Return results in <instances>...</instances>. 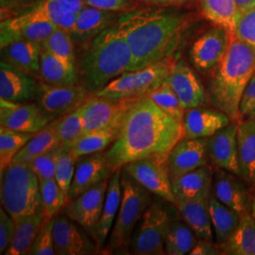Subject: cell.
I'll return each mask as SVG.
<instances>
[{
	"label": "cell",
	"instance_id": "cell-1",
	"mask_svg": "<svg viewBox=\"0 0 255 255\" xmlns=\"http://www.w3.org/2000/svg\"><path fill=\"white\" fill-rule=\"evenodd\" d=\"M184 137L182 122L166 115L146 95L128 111L119 137L106 151V156L116 172L139 159L169 155Z\"/></svg>",
	"mask_w": 255,
	"mask_h": 255
},
{
	"label": "cell",
	"instance_id": "cell-2",
	"mask_svg": "<svg viewBox=\"0 0 255 255\" xmlns=\"http://www.w3.org/2000/svg\"><path fill=\"white\" fill-rule=\"evenodd\" d=\"M117 23L131 50L129 71H135L169 57L186 26V17L172 10L135 9Z\"/></svg>",
	"mask_w": 255,
	"mask_h": 255
},
{
	"label": "cell",
	"instance_id": "cell-3",
	"mask_svg": "<svg viewBox=\"0 0 255 255\" xmlns=\"http://www.w3.org/2000/svg\"><path fill=\"white\" fill-rule=\"evenodd\" d=\"M255 73V48L232 34L228 51L214 70L208 98L214 108L241 122L240 102L248 83Z\"/></svg>",
	"mask_w": 255,
	"mask_h": 255
},
{
	"label": "cell",
	"instance_id": "cell-4",
	"mask_svg": "<svg viewBox=\"0 0 255 255\" xmlns=\"http://www.w3.org/2000/svg\"><path fill=\"white\" fill-rule=\"evenodd\" d=\"M132 54L127 39L115 23L93 38L82 57V85L96 93L120 75L129 71Z\"/></svg>",
	"mask_w": 255,
	"mask_h": 255
},
{
	"label": "cell",
	"instance_id": "cell-5",
	"mask_svg": "<svg viewBox=\"0 0 255 255\" xmlns=\"http://www.w3.org/2000/svg\"><path fill=\"white\" fill-rule=\"evenodd\" d=\"M1 204L16 222L42 210L40 182L26 162H15L1 174Z\"/></svg>",
	"mask_w": 255,
	"mask_h": 255
},
{
	"label": "cell",
	"instance_id": "cell-6",
	"mask_svg": "<svg viewBox=\"0 0 255 255\" xmlns=\"http://www.w3.org/2000/svg\"><path fill=\"white\" fill-rule=\"evenodd\" d=\"M121 187L122 197L119 213L102 251L106 254H115L116 251L129 248L135 227L151 202V192L123 168L121 169Z\"/></svg>",
	"mask_w": 255,
	"mask_h": 255
},
{
	"label": "cell",
	"instance_id": "cell-7",
	"mask_svg": "<svg viewBox=\"0 0 255 255\" xmlns=\"http://www.w3.org/2000/svg\"><path fill=\"white\" fill-rule=\"evenodd\" d=\"M173 64L168 57L145 68L127 71L94 94L115 100L146 96L166 81Z\"/></svg>",
	"mask_w": 255,
	"mask_h": 255
},
{
	"label": "cell",
	"instance_id": "cell-8",
	"mask_svg": "<svg viewBox=\"0 0 255 255\" xmlns=\"http://www.w3.org/2000/svg\"><path fill=\"white\" fill-rule=\"evenodd\" d=\"M174 219L163 202L151 201L132 234L129 251L132 255H165V237Z\"/></svg>",
	"mask_w": 255,
	"mask_h": 255
},
{
	"label": "cell",
	"instance_id": "cell-9",
	"mask_svg": "<svg viewBox=\"0 0 255 255\" xmlns=\"http://www.w3.org/2000/svg\"><path fill=\"white\" fill-rule=\"evenodd\" d=\"M122 168L148 191L176 205L168 170V155H151L128 163Z\"/></svg>",
	"mask_w": 255,
	"mask_h": 255
},
{
	"label": "cell",
	"instance_id": "cell-10",
	"mask_svg": "<svg viewBox=\"0 0 255 255\" xmlns=\"http://www.w3.org/2000/svg\"><path fill=\"white\" fill-rule=\"evenodd\" d=\"M83 85H50L40 82L37 103L55 119L79 109L91 96Z\"/></svg>",
	"mask_w": 255,
	"mask_h": 255
},
{
	"label": "cell",
	"instance_id": "cell-11",
	"mask_svg": "<svg viewBox=\"0 0 255 255\" xmlns=\"http://www.w3.org/2000/svg\"><path fill=\"white\" fill-rule=\"evenodd\" d=\"M232 34L225 27L216 26L199 37L190 48L193 65L201 72L214 71L228 51Z\"/></svg>",
	"mask_w": 255,
	"mask_h": 255
},
{
	"label": "cell",
	"instance_id": "cell-12",
	"mask_svg": "<svg viewBox=\"0 0 255 255\" xmlns=\"http://www.w3.org/2000/svg\"><path fill=\"white\" fill-rule=\"evenodd\" d=\"M0 103L1 127L16 131L36 133L56 119L38 103H13L4 100Z\"/></svg>",
	"mask_w": 255,
	"mask_h": 255
},
{
	"label": "cell",
	"instance_id": "cell-13",
	"mask_svg": "<svg viewBox=\"0 0 255 255\" xmlns=\"http://www.w3.org/2000/svg\"><path fill=\"white\" fill-rule=\"evenodd\" d=\"M110 179L103 180L87 191L70 201L65 208V215L81 225L92 237L100 221Z\"/></svg>",
	"mask_w": 255,
	"mask_h": 255
},
{
	"label": "cell",
	"instance_id": "cell-14",
	"mask_svg": "<svg viewBox=\"0 0 255 255\" xmlns=\"http://www.w3.org/2000/svg\"><path fill=\"white\" fill-rule=\"evenodd\" d=\"M141 98L115 100L93 94L83 104V134L105 127L123 117Z\"/></svg>",
	"mask_w": 255,
	"mask_h": 255
},
{
	"label": "cell",
	"instance_id": "cell-15",
	"mask_svg": "<svg viewBox=\"0 0 255 255\" xmlns=\"http://www.w3.org/2000/svg\"><path fill=\"white\" fill-rule=\"evenodd\" d=\"M165 82L178 96L183 109L207 105L209 98L200 78L182 61L174 62Z\"/></svg>",
	"mask_w": 255,
	"mask_h": 255
},
{
	"label": "cell",
	"instance_id": "cell-16",
	"mask_svg": "<svg viewBox=\"0 0 255 255\" xmlns=\"http://www.w3.org/2000/svg\"><path fill=\"white\" fill-rule=\"evenodd\" d=\"M58 28L31 11L1 23V48L21 39L43 43Z\"/></svg>",
	"mask_w": 255,
	"mask_h": 255
},
{
	"label": "cell",
	"instance_id": "cell-17",
	"mask_svg": "<svg viewBox=\"0 0 255 255\" xmlns=\"http://www.w3.org/2000/svg\"><path fill=\"white\" fill-rule=\"evenodd\" d=\"M208 159V138L184 137L168 155L170 178L207 165Z\"/></svg>",
	"mask_w": 255,
	"mask_h": 255
},
{
	"label": "cell",
	"instance_id": "cell-18",
	"mask_svg": "<svg viewBox=\"0 0 255 255\" xmlns=\"http://www.w3.org/2000/svg\"><path fill=\"white\" fill-rule=\"evenodd\" d=\"M53 238L56 255H94L99 252L96 242H92L66 215H59L55 218Z\"/></svg>",
	"mask_w": 255,
	"mask_h": 255
},
{
	"label": "cell",
	"instance_id": "cell-19",
	"mask_svg": "<svg viewBox=\"0 0 255 255\" xmlns=\"http://www.w3.org/2000/svg\"><path fill=\"white\" fill-rule=\"evenodd\" d=\"M213 195L221 203L241 215L252 211L254 200L246 183L240 181L236 174L219 167L214 170Z\"/></svg>",
	"mask_w": 255,
	"mask_h": 255
},
{
	"label": "cell",
	"instance_id": "cell-20",
	"mask_svg": "<svg viewBox=\"0 0 255 255\" xmlns=\"http://www.w3.org/2000/svg\"><path fill=\"white\" fill-rule=\"evenodd\" d=\"M238 123L232 121L208 138V157L216 167L239 175L238 167Z\"/></svg>",
	"mask_w": 255,
	"mask_h": 255
},
{
	"label": "cell",
	"instance_id": "cell-21",
	"mask_svg": "<svg viewBox=\"0 0 255 255\" xmlns=\"http://www.w3.org/2000/svg\"><path fill=\"white\" fill-rule=\"evenodd\" d=\"M114 173L115 171L110 166L106 151L93 153L82 158L76 166L69 191V202L97 183L110 179Z\"/></svg>",
	"mask_w": 255,
	"mask_h": 255
},
{
	"label": "cell",
	"instance_id": "cell-22",
	"mask_svg": "<svg viewBox=\"0 0 255 255\" xmlns=\"http://www.w3.org/2000/svg\"><path fill=\"white\" fill-rule=\"evenodd\" d=\"M39 83L18 68L2 61L0 64V99L13 103H27L36 99Z\"/></svg>",
	"mask_w": 255,
	"mask_h": 255
},
{
	"label": "cell",
	"instance_id": "cell-23",
	"mask_svg": "<svg viewBox=\"0 0 255 255\" xmlns=\"http://www.w3.org/2000/svg\"><path fill=\"white\" fill-rule=\"evenodd\" d=\"M213 184L214 170L208 164L171 178L176 203L178 201H209L213 195Z\"/></svg>",
	"mask_w": 255,
	"mask_h": 255
},
{
	"label": "cell",
	"instance_id": "cell-24",
	"mask_svg": "<svg viewBox=\"0 0 255 255\" xmlns=\"http://www.w3.org/2000/svg\"><path fill=\"white\" fill-rule=\"evenodd\" d=\"M232 122L228 115L206 106L185 110L182 125L188 138H209Z\"/></svg>",
	"mask_w": 255,
	"mask_h": 255
},
{
	"label": "cell",
	"instance_id": "cell-25",
	"mask_svg": "<svg viewBox=\"0 0 255 255\" xmlns=\"http://www.w3.org/2000/svg\"><path fill=\"white\" fill-rule=\"evenodd\" d=\"M121 169L122 168L118 169L110 178L104 207L93 237L99 252H102L106 245L119 213L122 197Z\"/></svg>",
	"mask_w": 255,
	"mask_h": 255
},
{
	"label": "cell",
	"instance_id": "cell-26",
	"mask_svg": "<svg viewBox=\"0 0 255 255\" xmlns=\"http://www.w3.org/2000/svg\"><path fill=\"white\" fill-rule=\"evenodd\" d=\"M238 177L247 186L255 190V119L238 123Z\"/></svg>",
	"mask_w": 255,
	"mask_h": 255
},
{
	"label": "cell",
	"instance_id": "cell-27",
	"mask_svg": "<svg viewBox=\"0 0 255 255\" xmlns=\"http://www.w3.org/2000/svg\"><path fill=\"white\" fill-rule=\"evenodd\" d=\"M125 116L126 115L115 120L105 127L82 134V136L74 141L72 144L64 146L68 148L77 159L104 151L118 139Z\"/></svg>",
	"mask_w": 255,
	"mask_h": 255
},
{
	"label": "cell",
	"instance_id": "cell-28",
	"mask_svg": "<svg viewBox=\"0 0 255 255\" xmlns=\"http://www.w3.org/2000/svg\"><path fill=\"white\" fill-rule=\"evenodd\" d=\"M1 49L4 62L26 73H40L42 43L21 39Z\"/></svg>",
	"mask_w": 255,
	"mask_h": 255
},
{
	"label": "cell",
	"instance_id": "cell-29",
	"mask_svg": "<svg viewBox=\"0 0 255 255\" xmlns=\"http://www.w3.org/2000/svg\"><path fill=\"white\" fill-rule=\"evenodd\" d=\"M115 19L113 11L86 6L77 14L71 36L77 41L95 38L104 29L111 27Z\"/></svg>",
	"mask_w": 255,
	"mask_h": 255
},
{
	"label": "cell",
	"instance_id": "cell-30",
	"mask_svg": "<svg viewBox=\"0 0 255 255\" xmlns=\"http://www.w3.org/2000/svg\"><path fill=\"white\" fill-rule=\"evenodd\" d=\"M208 201H178L176 207L182 220L191 228L198 239L213 241V224Z\"/></svg>",
	"mask_w": 255,
	"mask_h": 255
},
{
	"label": "cell",
	"instance_id": "cell-31",
	"mask_svg": "<svg viewBox=\"0 0 255 255\" xmlns=\"http://www.w3.org/2000/svg\"><path fill=\"white\" fill-rule=\"evenodd\" d=\"M40 76L44 82L50 85L78 84L76 64L42 50L40 56Z\"/></svg>",
	"mask_w": 255,
	"mask_h": 255
},
{
	"label": "cell",
	"instance_id": "cell-32",
	"mask_svg": "<svg viewBox=\"0 0 255 255\" xmlns=\"http://www.w3.org/2000/svg\"><path fill=\"white\" fill-rule=\"evenodd\" d=\"M220 247L222 255H255V219L251 212L241 215L237 229Z\"/></svg>",
	"mask_w": 255,
	"mask_h": 255
},
{
	"label": "cell",
	"instance_id": "cell-33",
	"mask_svg": "<svg viewBox=\"0 0 255 255\" xmlns=\"http://www.w3.org/2000/svg\"><path fill=\"white\" fill-rule=\"evenodd\" d=\"M43 224V211L17 221L14 237L5 255H28L30 248Z\"/></svg>",
	"mask_w": 255,
	"mask_h": 255
},
{
	"label": "cell",
	"instance_id": "cell-34",
	"mask_svg": "<svg viewBox=\"0 0 255 255\" xmlns=\"http://www.w3.org/2000/svg\"><path fill=\"white\" fill-rule=\"evenodd\" d=\"M208 208L217 243L221 245L237 229L241 214L221 203L214 195L209 199Z\"/></svg>",
	"mask_w": 255,
	"mask_h": 255
},
{
	"label": "cell",
	"instance_id": "cell-35",
	"mask_svg": "<svg viewBox=\"0 0 255 255\" xmlns=\"http://www.w3.org/2000/svg\"><path fill=\"white\" fill-rule=\"evenodd\" d=\"M203 16L216 26L225 27L231 33L234 32L239 18L235 0H200Z\"/></svg>",
	"mask_w": 255,
	"mask_h": 255
},
{
	"label": "cell",
	"instance_id": "cell-36",
	"mask_svg": "<svg viewBox=\"0 0 255 255\" xmlns=\"http://www.w3.org/2000/svg\"><path fill=\"white\" fill-rule=\"evenodd\" d=\"M59 146H61L59 138L52 122H50L46 127L36 132L34 136L22 147L13 161L29 163L37 156L45 154Z\"/></svg>",
	"mask_w": 255,
	"mask_h": 255
},
{
	"label": "cell",
	"instance_id": "cell-37",
	"mask_svg": "<svg viewBox=\"0 0 255 255\" xmlns=\"http://www.w3.org/2000/svg\"><path fill=\"white\" fill-rule=\"evenodd\" d=\"M198 240L195 233L183 220L174 219L165 237V255H189Z\"/></svg>",
	"mask_w": 255,
	"mask_h": 255
},
{
	"label": "cell",
	"instance_id": "cell-38",
	"mask_svg": "<svg viewBox=\"0 0 255 255\" xmlns=\"http://www.w3.org/2000/svg\"><path fill=\"white\" fill-rule=\"evenodd\" d=\"M35 133L21 132L8 128H0V171L1 174L11 164L22 147Z\"/></svg>",
	"mask_w": 255,
	"mask_h": 255
},
{
	"label": "cell",
	"instance_id": "cell-39",
	"mask_svg": "<svg viewBox=\"0 0 255 255\" xmlns=\"http://www.w3.org/2000/svg\"><path fill=\"white\" fill-rule=\"evenodd\" d=\"M30 11L38 17L51 22L55 26L69 32L73 28L77 16V14L64 8L56 0H44Z\"/></svg>",
	"mask_w": 255,
	"mask_h": 255
},
{
	"label": "cell",
	"instance_id": "cell-40",
	"mask_svg": "<svg viewBox=\"0 0 255 255\" xmlns=\"http://www.w3.org/2000/svg\"><path fill=\"white\" fill-rule=\"evenodd\" d=\"M83 105L72 113L59 117L52 121L61 146H68L83 134Z\"/></svg>",
	"mask_w": 255,
	"mask_h": 255
},
{
	"label": "cell",
	"instance_id": "cell-41",
	"mask_svg": "<svg viewBox=\"0 0 255 255\" xmlns=\"http://www.w3.org/2000/svg\"><path fill=\"white\" fill-rule=\"evenodd\" d=\"M39 182L44 223H46L56 218L60 211L66 206V200L55 178Z\"/></svg>",
	"mask_w": 255,
	"mask_h": 255
},
{
	"label": "cell",
	"instance_id": "cell-42",
	"mask_svg": "<svg viewBox=\"0 0 255 255\" xmlns=\"http://www.w3.org/2000/svg\"><path fill=\"white\" fill-rule=\"evenodd\" d=\"M148 97L166 115L182 123L185 110L182 108L178 96L167 82H164L154 91L149 93Z\"/></svg>",
	"mask_w": 255,
	"mask_h": 255
},
{
	"label": "cell",
	"instance_id": "cell-43",
	"mask_svg": "<svg viewBox=\"0 0 255 255\" xmlns=\"http://www.w3.org/2000/svg\"><path fill=\"white\" fill-rule=\"evenodd\" d=\"M43 50L55 55L64 61L75 64L73 41L71 33L58 27L42 43Z\"/></svg>",
	"mask_w": 255,
	"mask_h": 255
},
{
	"label": "cell",
	"instance_id": "cell-44",
	"mask_svg": "<svg viewBox=\"0 0 255 255\" xmlns=\"http://www.w3.org/2000/svg\"><path fill=\"white\" fill-rule=\"evenodd\" d=\"M78 160L79 159H77L68 148L63 146V151L60 155L57 164L55 180L64 193L66 200V205L69 202V191L76 170L75 164L78 162Z\"/></svg>",
	"mask_w": 255,
	"mask_h": 255
},
{
	"label": "cell",
	"instance_id": "cell-45",
	"mask_svg": "<svg viewBox=\"0 0 255 255\" xmlns=\"http://www.w3.org/2000/svg\"><path fill=\"white\" fill-rule=\"evenodd\" d=\"M62 151L63 146H59L45 154L37 156L28 163L31 169L36 174L39 182L54 179L57 164Z\"/></svg>",
	"mask_w": 255,
	"mask_h": 255
},
{
	"label": "cell",
	"instance_id": "cell-46",
	"mask_svg": "<svg viewBox=\"0 0 255 255\" xmlns=\"http://www.w3.org/2000/svg\"><path fill=\"white\" fill-rule=\"evenodd\" d=\"M55 218L50 221L43 224L40 229L36 238L30 248L29 255H54V238H53V226Z\"/></svg>",
	"mask_w": 255,
	"mask_h": 255
},
{
	"label": "cell",
	"instance_id": "cell-47",
	"mask_svg": "<svg viewBox=\"0 0 255 255\" xmlns=\"http://www.w3.org/2000/svg\"><path fill=\"white\" fill-rule=\"evenodd\" d=\"M233 34L255 48V8L239 16Z\"/></svg>",
	"mask_w": 255,
	"mask_h": 255
},
{
	"label": "cell",
	"instance_id": "cell-48",
	"mask_svg": "<svg viewBox=\"0 0 255 255\" xmlns=\"http://www.w3.org/2000/svg\"><path fill=\"white\" fill-rule=\"evenodd\" d=\"M16 230V221L6 210L0 208V254L5 255L13 239Z\"/></svg>",
	"mask_w": 255,
	"mask_h": 255
},
{
	"label": "cell",
	"instance_id": "cell-49",
	"mask_svg": "<svg viewBox=\"0 0 255 255\" xmlns=\"http://www.w3.org/2000/svg\"><path fill=\"white\" fill-rule=\"evenodd\" d=\"M239 108L242 120L255 119V73L243 93Z\"/></svg>",
	"mask_w": 255,
	"mask_h": 255
},
{
	"label": "cell",
	"instance_id": "cell-50",
	"mask_svg": "<svg viewBox=\"0 0 255 255\" xmlns=\"http://www.w3.org/2000/svg\"><path fill=\"white\" fill-rule=\"evenodd\" d=\"M129 0H84L86 6L98 9L117 11L127 7Z\"/></svg>",
	"mask_w": 255,
	"mask_h": 255
},
{
	"label": "cell",
	"instance_id": "cell-51",
	"mask_svg": "<svg viewBox=\"0 0 255 255\" xmlns=\"http://www.w3.org/2000/svg\"><path fill=\"white\" fill-rule=\"evenodd\" d=\"M190 255H222L221 247L219 243L215 244L213 241L199 239L197 244L189 253Z\"/></svg>",
	"mask_w": 255,
	"mask_h": 255
},
{
	"label": "cell",
	"instance_id": "cell-52",
	"mask_svg": "<svg viewBox=\"0 0 255 255\" xmlns=\"http://www.w3.org/2000/svg\"><path fill=\"white\" fill-rule=\"evenodd\" d=\"M58 3H60L64 8L74 12L75 14H78L84 7L85 3L84 0H56Z\"/></svg>",
	"mask_w": 255,
	"mask_h": 255
},
{
	"label": "cell",
	"instance_id": "cell-53",
	"mask_svg": "<svg viewBox=\"0 0 255 255\" xmlns=\"http://www.w3.org/2000/svg\"><path fill=\"white\" fill-rule=\"evenodd\" d=\"M143 3H146L147 5L151 6H181L183 4L188 3L191 0H139Z\"/></svg>",
	"mask_w": 255,
	"mask_h": 255
},
{
	"label": "cell",
	"instance_id": "cell-54",
	"mask_svg": "<svg viewBox=\"0 0 255 255\" xmlns=\"http://www.w3.org/2000/svg\"><path fill=\"white\" fill-rule=\"evenodd\" d=\"M239 15L255 8V0H235Z\"/></svg>",
	"mask_w": 255,
	"mask_h": 255
},
{
	"label": "cell",
	"instance_id": "cell-55",
	"mask_svg": "<svg viewBox=\"0 0 255 255\" xmlns=\"http://www.w3.org/2000/svg\"><path fill=\"white\" fill-rule=\"evenodd\" d=\"M251 214L253 215L254 219H255V199H254V201H253V205H252V211H251Z\"/></svg>",
	"mask_w": 255,
	"mask_h": 255
},
{
	"label": "cell",
	"instance_id": "cell-56",
	"mask_svg": "<svg viewBox=\"0 0 255 255\" xmlns=\"http://www.w3.org/2000/svg\"><path fill=\"white\" fill-rule=\"evenodd\" d=\"M17 2H29V1H33V0H15Z\"/></svg>",
	"mask_w": 255,
	"mask_h": 255
}]
</instances>
